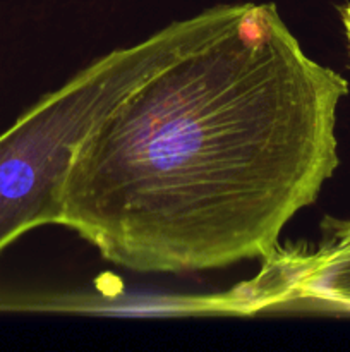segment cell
<instances>
[{"instance_id":"1","label":"cell","mask_w":350,"mask_h":352,"mask_svg":"<svg viewBox=\"0 0 350 352\" xmlns=\"http://www.w3.org/2000/svg\"><path fill=\"white\" fill-rule=\"evenodd\" d=\"M347 93L275 3H240L91 127L62 188L60 226L137 274L264 260L338 167Z\"/></svg>"},{"instance_id":"2","label":"cell","mask_w":350,"mask_h":352,"mask_svg":"<svg viewBox=\"0 0 350 352\" xmlns=\"http://www.w3.org/2000/svg\"><path fill=\"white\" fill-rule=\"evenodd\" d=\"M239 9L211 7L102 55L0 134V253L30 230L60 226L62 188L91 127L153 72L223 30Z\"/></svg>"},{"instance_id":"3","label":"cell","mask_w":350,"mask_h":352,"mask_svg":"<svg viewBox=\"0 0 350 352\" xmlns=\"http://www.w3.org/2000/svg\"><path fill=\"white\" fill-rule=\"evenodd\" d=\"M326 230L316 251L278 248L264 258L259 277L246 287L250 309L290 301H311L323 308L350 311V222Z\"/></svg>"},{"instance_id":"4","label":"cell","mask_w":350,"mask_h":352,"mask_svg":"<svg viewBox=\"0 0 350 352\" xmlns=\"http://www.w3.org/2000/svg\"><path fill=\"white\" fill-rule=\"evenodd\" d=\"M340 16H342L343 31H345L347 43H349V54H350V0L342 7V9H340Z\"/></svg>"}]
</instances>
